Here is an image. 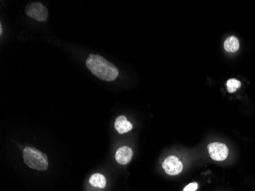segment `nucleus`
I'll return each instance as SVG.
<instances>
[{"label":"nucleus","instance_id":"2","mask_svg":"<svg viewBox=\"0 0 255 191\" xmlns=\"http://www.w3.org/2000/svg\"><path fill=\"white\" fill-rule=\"evenodd\" d=\"M24 162L30 169L45 171L48 168V157L45 154L34 148L26 147L23 150Z\"/></svg>","mask_w":255,"mask_h":191},{"label":"nucleus","instance_id":"10","mask_svg":"<svg viewBox=\"0 0 255 191\" xmlns=\"http://www.w3.org/2000/svg\"><path fill=\"white\" fill-rule=\"evenodd\" d=\"M241 86H242V83H241L240 80H237V79H229L226 83L228 92L230 93H233L237 91V90L240 88Z\"/></svg>","mask_w":255,"mask_h":191},{"label":"nucleus","instance_id":"4","mask_svg":"<svg viewBox=\"0 0 255 191\" xmlns=\"http://www.w3.org/2000/svg\"><path fill=\"white\" fill-rule=\"evenodd\" d=\"M207 149L211 159L216 162H223L229 156V149L227 146L221 142L210 143Z\"/></svg>","mask_w":255,"mask_h":191},{"label":"nucleus","instance_id":"5","mask_svg":"<svg viewBox=\"0 0 255 191\" xmlns=\"http://www.w3.org/2000/svg\"><path fill=\"white\" fill-rule=\"evenodd\" d=\"M163 169L167 175L174 176L179 175L183 171V165L181 161L176 156H169L162 164Z\"/></svg>","mask_w":255,"mask_h":191},{"label":"nucleus","instance_id":"7","mask_svg":"<svg viewBox=\"0 0 255 191\" xmlns=\"http://www.w3.org/2000/svg\"><path fill=\"white\" fill-rule=\"evenodd\" d=\"M115 129H117L120 134L128 133L133 129L132 124L128 120L127 118L124 116H120L116 119L115 122Z\"/></svg>","mask_w":255,"mask_h":191},{"label":"nucleus","instance_id":"3","mask_svg":"<svg viewBox=\"0 0 255 191\" xmlns=\"http://www.w3.org/2000/svg\"><path fill=\"white\" fill-rule=\"evenodd\" d=\"M25 13L29 18L38 21H44L48 18V11L41 2H31L25 8Z\"/></svg>","mask_w":255,"mask_h":191},{"label":"nucleus","instance_id":"8","mask_svg":"<svg viewBox=\"0 0 255 191\" xmlns=\"http://www.w3.org/2000/svg\"><path fill=\"white\" fill-rule=\"evenodd\" d=\"M240 43L236 36L228 38L224 42V48L227 52L235 53L239 51Z\"/></svg>","mask_w":255,"mask_h":191},{"label":"nucleus","instance_id":"11","mask_svg":"<svg viewBox=\"0 0 255 191\" xmlns=\"http://www.w3.org/2000/svg\"><path fill=\"white\" fill-rule=\"evenodd\" d=\"M198 184L196 182H193V183L189 184L188 185L185 187L183 191H196V190L198 189Z\"/></svg>","mask_w":255,"mask_h":191},{"label":"nucleus","instance_id":"9","mask_svg":"<svg viewBox=\"0 0 255 191\" xmlns=\"http://www.w3.org/2000/svg\"><path fill=\"white\" fill-rule=\"evenodd\" d=\"M90 184L95 188H104L107 185V180L104 175L99 173L94 174L90 177Z\"/></svg>","mask_w":255,"mask_h":191},{"label":"nucleus","instance_id":"1","mask_svg":"<svg viewBox=\"0 0 255 191\" xmlns=\"http://www.w3.org/2000/svg\"><path fill=\"white\" fill-rule=\"evenodd\" d=\"M86 64L92 74L101 80L111 82L118 77L117 67L102 56L90 54L87 57Z\"/></svg>","mask_w":255,"mask_h":191},{"label":"nucleus","instance_id":"6","mask_svg":"<svg viewBox=\"0 0 255 191\" xmlns=\"http://www.w3.org/2000/svg\"><path fill=\"white\" fill-rule=\"evenodd\" d=\"M133 152L128 146H123L117 150L116 153V160L120 165H127L132 159Z\"/></svg>","mask_w":255,"mask_h":191}]
</instances>
